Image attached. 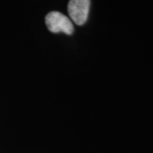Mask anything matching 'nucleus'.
<instances>
[{
  "label": "nucleus",
  "mask_w": 153,
  "mask_h": 153,
  "mask_svg": "<svg viewBox=\"0 0 153 153\" xmlns=\"http://www.w3.org/2000/svg\"><path fill=\"white\" fill-rule=\"evenodd\" d=\"M46 26L51 33H64L71 35L73 33V25L70 19L57 11H52L45 17Z\"/></svg>",
  "instance_id": "nucleus-1"
},
{
  "label": "nucleus",
  "mask_w": 153,
  "mask_h": 153,
  "mask_svg": "<svg viewBox=\"0 0 153 153\" xmlns=\"http://www.w3.org/2000/svg\"><path fill=\"white\" fill-rule=\"evenodd\" d=\"M90 7V0H70L68 13L71 21L82 26L87 21Z\"/></svg>",
  "instance_id": "nucleus-2"
}]
</instances>
